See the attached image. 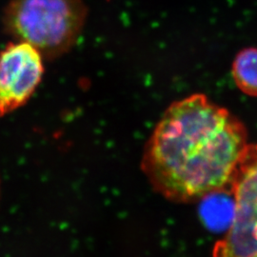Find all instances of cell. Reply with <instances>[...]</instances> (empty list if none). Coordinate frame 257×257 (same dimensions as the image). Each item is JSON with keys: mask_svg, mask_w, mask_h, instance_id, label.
Segmentation results:
<instances>
[{"mask_svg": "<svg viewBox=\"0 0 257 257\" xmlns=\"http://www.w3.org/2000/svg\"><path fill=\"white\" fill-rule=\"evenodd\" d=\"M87 14L82 0H10L4 10L3 27L15 41L34 47L50 61L74 48Z\"/></svg>", "mask_w": 257, "mask_h": 257, "instance_id": "7a4b0ae2", "label": "cell"}, {"mask_svg": "<svg viewBox=\"0 0 257 257\" xmlns=\"http://www.w3.org/2000/svg\"><path fill=\"white\" fill-rule=\"evenodd\" d=\"M231 74L241 92L257 97V48H246L239 52L233 60Z\"/></svg>", "mask_w": 257, "mask_h": 257, "instance_id": "8992f818", "label": "cell"}, {"mask_svg": "<svg viewBox=\"0 0 257 257\" xmlns=\"http://www.w3.org/2000/svg\"><path fill=\"white\" fill-rule=\"evenodd\" d=\"M230 191L234 213L212 257H257V144H248L236 166Z\"/></svg>", "mask_w": 257, "mask_h": 257, "instance_id": "3957f363", "label": "cell"}, {"mask_svg": "<svg viewBox=\"0 0 257 257\" xmlns=\"http://www.w3.org/2000/svg\"><path fill=\"white\" fill-rule=\"evenodd\" d=\"M44 71V58L27 43L11 42L0 52V117L31 99Z\"/></svg>", "mask_w": 257, "mask_h": 257, "instance_id": "277c9868", "label": "cell"}, {"mask_svg": "<svg viewBox=\"0 0 257 257\" xmlns=\"http://www.w3.org/2000/svg\"><path fill=\"white\" fill-rule=\"evenodd\" d=\"M226 190L211 193L205 196L201 206L203 222L211 230H219L229 225L230 228L234 213V199L229 195H224Z\"/></svg>", "mask_w": 257, "mask_h": 257, "instance_id": "5b68a950", "label": "cell"}, {"mask_svg": "<svg viewBox=\"0 0 257 257\" xmlns=\"http://www.w3.org/2000/svg\"><path fill=\"white\" fill-rule=\"evenodd\" d=\"M248 146L242 121L205 94L172 103L145 144L141 169L154 190L176 203H193L230 190Z\"/></svg>", "mask_w": 257, "mask_h": 257, "instance_id": "6da1fadb", "label": "cell"}]
</instances>
